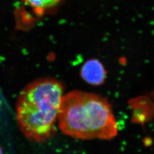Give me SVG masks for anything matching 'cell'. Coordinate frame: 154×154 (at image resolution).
<instances>
[{"mask_svg":"<svg viewBox=\"0 0 154 154\" xmlns=\"http://www.w3.org/2000/svg\"><path fill=\"white\" fill-rule=\"evenodd\" d=\"M0 154H4L3 151H2V148L1 147V146H0Z\"/></svg>","mask_w":154,"mask_h":154,"instance_id":"5b68a950","label":"cell"},{"mask_svg":"<svg viewBox=\"0 0 154 154\" xmlns=\"http://www.w3.org/2000/svg\"><path fill=\"white\" fill-rule=\"evenodd\" d=\"M38 16L42 17L61 3L62 0H22Z\"/></svg>","mask_w":154,"mask_h":154,"instance_id":"277c9868","label":"cell"},{"mask_svg":"<svg viewBox=\"0 0 154 154\" xmlns=\"http://www.w3.org/2000/svg\"><path fill=\"white\" fill-rule=\"evenodd\" d=\"M63 134L78 139H111L118 132L111 107L95 94L74 90L63 95L57 116Z\"/></svg>","mask_w":154,"mask_h":154,"instance_id":"7a4b0ae2","label":"cell"},{"mask_svg":"<svg viewBox=\"0 0 154 154\" xmlns=\"http://www.w3.org/2000/svg\"><path fill=\"white\" fill-rule=\"evenodd\" d=\"M105 67L100 61L91 59L86 61L81 69V75L83 79L90 85H102L106 78Z\"/></svg>","mask_w":154,"mask_h":154,"instance_id":"3957f363","label":"cell"},{"mask_svg":"<svg viewBox=\"0 0 154 154\" xmlns=\"http://www.w3.org/2000/svg\"><path fill=\"white\" fill-rule=\"evenodd\" d=\"M64 86L50 77L30 83L23 88L17 100V123L25 137L43 143L55 135V124Z\"/></svg>","mask_w":154,"mask_h":154,"instance_id":"6da1fadb","label":"cell"}]
</instances>
